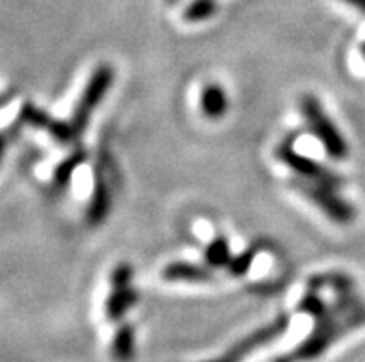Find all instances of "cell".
<instances>
[{
	"label": "cell",
	"mask_w": 365,
	"mask_h": 362,
	"mask_svg": "<svg viewBox=\"0 0 365 362\" xmlns=\"http://www.w3.org/2000/svg\"><path fill=\"white\" fill-rule=\"evenodd\" d=\"M338 298L334 305H327L321 314L314 318L315 326L312 335L295 348L292 353L278 357L274 362H304L323 355L334 342H338L351 331L365 326V302L356 294L351 292L336 294Z\"/></svg>",
	"instance_id": "6da1fadb"
},
{
	"label": "cell",
	"mask_w": 365,
	"mask_h": 362,
	"mask_svg": "<svg viewBox=\"0 0 365 362\" xmlns=\"http://www.w3.org/2000/svg\"><path fill=\"white\" fill-rule=\"evenodd\" d=\"M301 110L306 122L310 126L312 133L323 144L324 151L336 161L345 159L349 156L347 141H345V137L338 129V126L327 115L324 107L321 106L319 98H315L314 95H304L301 100Z\"/></svg>",
	"instance_id": "7a4b0ae2"
},
{
	"label": "cell",
	"mask_w": 365,
	"mask_h": 362,
	"mask_svg": "<svg viewBox=\"0 0 365 362\" xmlns=\"http://www.w3.org/2000/svg\"><path fill=\"white\" fill-rule=\"evenodd\" d=\"M292 188L299 191L302 196H306L314 206H317L330 220L336 224H351L356 218V209L343 200L338 194V188L329 187V185L315 183L304 178L292 179Z\"/></svg>",
	"instance_id": "3957f363"
},
{
	"label": "cell",
	"mask_w": 365,
	"mask_h": 362,
	"mask_svg": "<svg viewBox=\"0 0 365 362\" xmlns=\"http://www.w3.org/2000/svg\"><path fill=\"white\" fill-rule=\"evenodd\" d=\"M113 80H115V70H113L111 65L106 63L98 65L97 69L93 70L91 76H89L88 83L83 87L82 97H80L78 104H76L73 111V119H71V124H73L74 132L78 133V137L83 133L86 126H88L93 110L101 104L102 98L106 97V92L110 91Z\"/></svg>",
	"instance_id": "277c9868"
},
{
	"label": "cell",
	"mask_w": 365,
	"mask_h": 362,
	"mask_svg": "<svg viewBox=\"0 0 365 362\" xmlns=\"http://www.w3.org/2000/svg\"><path fill=\"white\" fill-rule=\"evenodd\" d=\"M277 157L282 161L284 165L289 166L297 176H301V178L308 179V181L329 185V187L334 188H339L343 185V179L339 178L336 172H332L330 169L321 165L319 161H314L310 159V157L299 154V151L289 144V141L282 142V144L277 148Z\"/></svg>",
	"instance_id": "5b68a950"
},
{
	"label": "cell",
	"mask_w": 365,
	"mask_h": 362,
	"mask_svg": "<svg viewBox=\"0 0 365 362\" xmlns=\"http://www.w3.org/2000/svg\"><path fill=\"white\" fill-rule=\"evenodd\" d=\"M287 327H289V316L282 314V316H278L277 320H273L262 329L250 333L245 339H241L236 346H232L228 349L227 353H222L219 358H213V361L208 362H243L255 353L256 349L264 348V346L271 344L273 340H277L278 336H282Z\"/></svg>",
	"instance_id": "8992f818"
},
{
	"label": "cell",
	"mask_w": 365,
	"mask_h": 362,
	"mask_svg": "<svg viewBox=\"0 0 365 362\" xmlns=\"http://www.w3.org/2000/svg\"><path fill=\"white\" fill-rule=\"evenodd\" d=\"M21 120L28 126H32L36 129H43L51 135L52 139L60 142V144H73L76 139H78V133L74 132L73 124L63 122V120L52 119L46 111L39 110L32 104V102H26L23 107H21V113H19Z\"/></svg>",
	"instance_id": "52a82bcc"
},
{
	"label": "cell",
	"mask_w": 365,
	"mask_h": 362,
	"mask_svg": "<svg viewBox=\"0 0 365 362\" xmlns=\"http://www.w3.org/2000/svg\"><path fill=\"white\" fill-rule=\"evenodd\" d=\"M162 277L171 283H208L213 280L212 272L208 268H204L200 265H193V262L176 261L167 265L162 272Z\"/></svg>",
	"instance_id": "ba28073f"
},
{
	"label": "cell",
	"mask_w": 365,
	"mask_h": 362,
	"mask_svg": "<svg viewBox=\"0 0 365 362\" xmlns=\"http://www.w3.org/2000/svg\"><path fill=\"white\" fill-rule=\"evenodd\" d=\"M111 209V193L106 181L101 176H95V187H93L91 200L88 206L89 224L98 225L106 220Z\"/></svg>",
	"instance_id": "9c48e42d"
},
{
	"label": "cell",
	"mask_w": 365,
	"mask_h": 362,
	"mask_svg": "<svg viewBox=\"0 0 365 362\" xmlns=\"http://www.w3.org/2000/svg\"><path fill=\"white\" fill-rule=\"evenodd\" d=\"M138 292L132 289V284L128 287H117V289H111L110 296L106 299V307H104V312H106V318L110 321H117L125 316L130 309L134 307L138 303Z\"/></svg>",
	"instance_id": "30bf717a"
},
{
	"label": "cell",
	"mask_w": 365,
	"mask_h": 362,
	"mask_svg": "<svg viewBox=\"0 0 365 362\" xmlns=\"http://www.w3.org/2000/svg\"><path fill=\"white\" fill-rule=\"evenodd\" d=\"M200 110H202V115L210 120H219L227 115L228 98L225 89L217 83L206 85L200 95Z\"/></svg>",
	"instance_id": "8fae6325"
},
{
	"label": "cell",
	"mask_w": 365,
	"mask_h": 362,
	"mask_svg": "<svg viewBox=\"0 0 365 362\" xmlns=\"http://www.w3.org/2000/svg\"><path fill=\"white\" fill-rule=\"evenodd\" d=\"M135 351V333L134 327L125 324L117 329L113 342H111V357L115 362H130Z\"/></svg>",
	"instance_id": "7c38bea8"
},
{
	"label": "cell",
	"mask_w": 365,
	"mask_h": 362,
	"mask_svg": "<svg viewBox=\"0 0 365 362\" xmlns=\"http://www.w3.org/2000/svg\"><path fill=\"white\" fill-rule=\"evenodd\" d=\"M86 157H88V154L82 148L74 150L69 157H65L60 165L56 166L54 174H52V185L56 188H65V185H69L71 178L76 172V169L86 163Z\"/></svg>",
	"instance_id": "4fadbf2b"
},
{
	"label": "cell",
	"mask_w": 365,
	"mask_h": 362,
	"mask_svg": "<svg viewBox=\"0 0 365 362\" xmlns=\"http://www.w3.org/2000/svg\"><path fill=\"white\" fill-rule=\"evenodd\" d=\"M204 259L212 268H222V266H228L232 259L230 253V244L225 237H215L212 243L208 244L206 252H204Z\"/></svg>",
	"instance_id": "5bb4252c"
},
{
	"label": "cell",
	"mask_w": 365,
	"mask_h": 362,
	"mask_svg": "<svg viewBox=\"0 0 365 362\" xmlns=\"http://www.w3.org/2000/svg\"><path fill=\"white\" fill-rule=\"evenodd\" d=\"M217 14V2L215 0H193L187 8L184 9V21L187 23H200L206 18Z\"/></svg>",
	"instance_id": "9a60e30c"
},
{
	"label": "cell",
	"mask_w": 365,
	"mask_h": 362,
	"mask_svg": "<svg viewBox=\"0 0 365 362\" xmlns=\"http://www.w3.org/2000/svg\"><path fill=\"white\" fill-rule=\"evenodd\" d=\"M256 253H258V250L256 247H250V250H247V252H241L240 255L232 257L230 262H228V272H230V275H234V277H241V275H245L247 272L252 268V262H255L256 259Z\"/></svg>",
	"instance_id": "2e32d148"
},
{
	"label": "cell",
	"mask_w": 365,
	"mask_h": 362,
	"mask_svg": "<svg viewBox=\"0 0 365 362\" xmlns=\"http://www.w3.org/2000/svg\"><path fill=\"white\" fill-rule=\"evenodd\" d=\"M132 277H134V268L128 265V262H120L113 268L110 275L111 289H117V287H128L132 284Z\"/></svg>",
	"instance_id": "e0dca14e"
},
{
	"label": "cell",
	"mask_w": 365,
	"mask_h": 362,
	"mask_svg": "<svg viewBox=\"0 0 365 362\" xmlns=\"http://www.w3.org/2000/svg\"><path fill=\"white\" fill-rule=\"evenodd\" d=\"M343 2H347L349 6L356 8L358 11H361L365 15V0H343Z\"/></svg>",
	"instance_id": "ac0fdd59"
},
{
	"label": "cell",
	"mask_w": 365,
	"mask_h": 362,
	"mask_svg": "<svg viewBox=\"0 0 365 362\" xmlns=\"http://www.w3.org/2000/svg\"><path fill=\"white\" fill-rule=\"evenodd\" d=\"M6 147H8V141H6L4 133H0V161H2V156H4Z\"/></svg>",
	"instance_id": "d6986e66"
},
{
	"label": "cell",
	"mask_w": 365,
	"mask_h": 362,
	"mask_svg": "<svg viewBox=\"0 0 365 362\" xmlns=\"http://www.w3.org/2000/svg\"><path fill=\"white\" fill-rule=\"evenodd\" d=\"M361 55H364V58H365V43H364V45H361Z\"/></svg>",
	"instance_id": "ffe728a7"
},
{
	"label": "cell",
	"mask_w": 365,
	"mask_h": 362,
	"mask_svg": "<svg viewBox=\"0 0 365 362\" xmlns=\"http://www.w3.org/2000/svg\"><path fill=\"white\" fill-rule=\"evenodd\" d=\"M0 104H2V98H0Z\"/></svg>",
	"instance_id": "44dd1931"
}]
</instances>
